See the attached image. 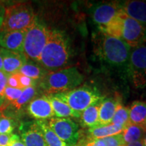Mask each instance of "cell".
Here are the masks:
<instances>
[{"mask_svg":"<svg viewBox=\"0 0 146 146\" xmlns=\"http://www.w3.org/2000/svg\"><path fill=\"white\" fill-rule=\"evenodd\" d=\"M70 56L68 36L57 29L50 30L46 45L37 63L48 72L61 70L67 64Z\"/></svg>","mask_w":146,"mask_h":146,"instance_id":"1","label":"cell"},{"mask_svg":"<svg viewBox=\"0 0 146 146\" xmlns=\"http://www.w3.org/2000/svg\"><path fill=\"white\" fill-rule=\"evenodd\" d=\"M131 47L123 40L100 31L96 39V53L100 59L115 67H126Z\"/></svg>","mask_w":146,"mask_h":146,"instance_id":"2","label":"cell"},{"mask_svg":"<svg viewBox=\"0 0 146 146\" xmlns=\"http://www.w3.org/2000/svg\"><path fill=\"white\" fill-rule=\"evenodd\" d=\"M84 76L76 67L50 72L40 80L39 86L45 95L70 91L83 83Z\"/></svg>","mask_w":146,"mask_h":146,"instance_id":"3","label":"cell"},{"mask_svg":"<svg viewBox=\"0 0 146 146\" xmlns=\"http://www.w3.org/2000/svg\"><path fill=\"white\" fill-rule=\"evenodd\" d=\"M30 3H16L4 8L0 33L27 30L36 20Z\"/></svg>","mask_w":146,"mask_h":146,"instance_id":"4","label":"cell"},{"mask_svg":"<svg viewBox=\"0 0 146 146\" xmlns=\"http://www.w3.org/2000/svg\"><path fill=\"white\" fill-rule=\"evenodd\" d=\"M53 95L66 104L73 110L81 114L93 104L104 99V97L96 88L87 85Z\"/></svg>","mask_w":146,"mask_h":146,"instance_id":"5","label":"cell"},{"mask_svg":"<svg viewBox=\"0 0 146 146\" xmlns=\"http://www.w3.org/2000/svg\"><path fill=\"white\" fill-rule=\"evenodd\" d=\"M50 31L37 18L27 29L23 47V54L27 60L37 62L47 43Z\"/></svg>","mask_w":146,"mask_h":146,"instance_id":"6","label":"cell"},{"mask_svg":"<svg viewBox=\"0 0 146 146\" xmlns=\"http://www.w3.org/2000/svg\"><path fill=\"white\" fill-rule=\"evenodd\" d=\"M132 85L137 89L146 87V43L132 48L127 67Z\"/></svg>","mask_w":146,"mask_h":146,"instance_id":"7","label":"cell"},{"mask_svg":"<svg viewBox=\"0 0 146 146\" xmlns=\"http://www.w3.org/2000/svg\"><path fill=\"white\" fill-rule=\"evenodd\" d=\"M60 139L70 146H76L79 140V127L69 118L54 117L47 121Z\"/></svg>","mask_w":146,"mask_h":146,"instance_id":"8","label":"cell"},{"mask_svg":"<svg viewBox=\"0 0 146 146\" xmlns=\"http://www.w3.org/2000/svg\"><path fill=\"white\" fill-rule=\"evenodd\" d=\"M121 39L131 48L140 46L146 43V27L123 12Z\"/></svg>","mask_w":146,"mask_h":146,"instance_id":"9","label":"cell"},{"mask_svg":"<svg viewBox=\"0 0 146 146\" xmlns=\"http://www.w3.org/2000/svg\"><path fill=\"white\" fill-rule=\"evenodd\" d=\"M37 94L36 86L28 87L24 89L21 96L18 100L10 103H3L0 108L1 116L13 118L16 117L20 113L25 110L27 106Z\"/></svg>","mask_w":146,"mask_h":146,"instance_id":"10","label":"cell"},{"mask_svg":"<svg viewBox=\"0 0 146 146\" xmlns=\"http://www.w3.org/2000/svg\"><path fill=\"white\" fill-rule=\"evenodd\" d=\"M121 12L120 3H104L94 5L91 10L93 21L103 30Z\"/></svg>","mask_w":146,"mask_h":146,"instance_id":"11","label":"cell"},{"mask_svg":"<svg viewBox=\"0 0 146 146\" xmlns=\"http://www.w3.org/2000/svg\"><path fill=\"white\" fill-rule=\"evenodd\" d=\"M31 117L36 120H46L55 116L51 103L46 95L35 98L28 104L25 109Z\"/></svg>","mask_w":146,"mask_h":146,"instance_id":"12","label":"cell"},{"mask_svg":"<svg viewBox=\"0 0 146 146\" xmlns=\"http://www.w3.org/2000/svg\"><path fill=\"white\" fill-rule=\"evenodd\" d=\"M19 133L20 137L25 146H48L36 121L22 123Z\"/></svg>","mask_w":146,"mask_h":146,"instance_id":"13","label":"cell"},{"mask_svg":"<svg viewBox=\"0 0 146 146\" xmlns=\"http://www.w3.org/2000/svg\"><path fill=\"white\" fill-rule=\"evenodd\" d=\"M0 56L2 59L3 71L8 76L16 74L27 60L22 53L12 52L0 47Z\"/></svg>","mask_w":146,"mask_h":146,"instance_id":"14","label":"cell"},{"mask_svg":"<svg viewBox=\"0 0 146 146\" xmlns=\"http://www.w3.org/2000/svg\"><path fill=\"white\" fill-rule=\"evenodd\" d=\"M27 30L0 33V46L5 50L23 54Z\"/></svg>","mask_w":146,"mask_h":146,"instance_id":"15","label":"cell"},{"mask_svg":"<svg viewBox=\"0 0 146 146\" xmlns=\"http://www.w3.org/2000/svg\"><path fill=\"white\" fill-rule=\"evenodd\" d=\"M120 9L126 15L146 27V2L138 0L120 3Z\"/></svg>","mask_w":146,"mask_h":146,"instance_id":"16","label":"cell"},{"mask_svg":"<svg viewBox=\"0 0 146 146\" xmlns=\"http://www.w3.org/2000/svg\"><path fill=\"white\" fill-rule=\"evenodd\" d=\"M121 104L120 101L114 98L104 99L99 110V126H106L111 124L118 107Z\"/></svg>","mask_w":146,"mask_h":146,"instance_id":"17","label":"cell"},{"mask_svg":"<svg viewBox=\"0 0 146 146\" xmlns=\"http://www.w3.org/2000/svg\"><path fill=\"white\" fill-rule=\"evenodd\" d=\"M56 118H80L81 113L76 112L70 108L66 104L58 99L53 94L46 95Z\"/></svg>","mask_w":146,"mask_h":146,"instance_id":"18","label":"cell"},{"mask_svg":"<svg viewBox=\"0 0 146 146\" xmlns=\"http://www.w3.org/2000/svg\"><path fill=\"white\" fill-rule=\"evenodd\" d=\"M100 100L87 108L81 114V122L83 126L89 129L99 125V110L102 102Z\"/></svg>","mask_w":146,"mask_h":146,"instance_id":"19","label":"cell"},{"mask_svg":"<svg viewBox=\"0 0 146 146\" xmlns=\"http://www.w3.org/2000/svg\"><path fill=\"white\" fill-rule=\"evenodd\" d=\"M130 123L146 128V103L135 101L129 108Z\"/></svg>","mask_w":146,"mask_h":146,"instance_id":"20","label":"cell"},{"mask_svg":"<svg viewBox=\"0 0 146 146\" xmlns=\"http://www.w3.org/2000/svg\"><path fill=\"white\" fill-rule=\"evenodd\" d=\"M49 72H50L45 70L37 62L29 60L21 67L18 72V73L28 76L34 81H40Z\"/></svg>","mask_w":146,"mask_h":146,"instance_id":"21","label":"cell"},{"mask_svg":"<svg viewBox=\"0 0 146 146\" xmlns=\"http://www.w3.org/2000/svg\"><path fill=\"white\" fill-rule=\"evenodd\" d=\"M123 130L124 129L122 127L110 124L108 125L91 128L89 129L88 132L91 139L95 140L120 134L123 132Z\"/></svg>","mask_w":146,"mask_h":146,"instance_id":"22","label":"cell"},{"mask_svg":"<svg viewBox=\"0 0 146 146\" xmlns=\"http://www.w3.org/2000/svg\"><path fill=\"white\" fill-rule=\"evenodd\" d=\"M36 123L39 126L43 133L45 140L48 146H70L64 143L62 140L58 137L57 135L48 125L47 120H36Z\"/></svg>","mask_w":146,"mask_h":146,"instance_id":"23","label":"cell"},{"mask_svg":"<svg viewBox=\"0 0 146 146\" xmlns=\"http://www.w3.org/2000/svg\"><path fill=\"white\" fill-rule=\"evenodd\" d=\"M146 133V130L141 126L130 124L124 129L122 134L125 145L133 142L141 141Z\"/></svg>","mask_w":146,"mask_h":146,"instance_id":"24","label":"cell"},{"mask_svg":"<svg viewBox=\"0 0 146 146\" xmlns=\"http://www.w3.org/2000/svg\"><path fill=\"white\" fill-rule=\"evenodd\" d=\"M123 27V12H121L103 30L100 31L108 35L121 39Z\"/></svg>","mask_w":146,"mask_h":146,"instance_id":"25","label":"cell"},{"mask_svg":"<svg viewBox=\"0 0 146 146\" xmlns=\"http://www.w3.org/2000/svg\"><path fill=\"white\" fill-rule=\"evenodd\" d=\"M111 124L122 127L125 129L128 125H130L129 120V108L125 107L120 104L118 107L113 117Z\"/></svg>","mask_w":146,"mask_h":146,"instance_id":"26","label":"cell"},{"mask_svg":"<svg viewBox=\"0 0 146 146\" xmlns=\"http://www.w3.org/2000/svg\"><path fill=\"white\" fill-rule=\"evenodd\" d=\"M94 146H122L125 145L124 142L123 134L115 135L107 137L91 140Z\"/></svg>","mask_w":146,"mask_h":146,"instance_id":"27","label":"cell"},{"mask_svg":"<svg viewBox=\"0 0 146 146\" xmlns=\"http://www.w3.org/2000/svg\"><path fill=\"white\" fill-rule=\"evenodd\" d=\"M16 125V123L13 118L0 116V134H12Z\"/></svg>","mask_w":146,"mask_h":146,"instance_id":"28","label":"cell"},{"mask_svg":"<svg viewBox=\"0 0 146 146\" xmlns=\"http://www.w3.org/2000/svg\"><path fill=\"white\" fill-rule=\"evenodd\" d=\"M23 90L21 89L12 88L7 85L4 94V102L3 103H10L16 101L21 96Z\"/></svg>","mask_w":146,"mask_h":146,"instance_id":"29","label":"cell"},{"mask_svg":"<svg viewBox=\"0 0 146 146\" xmlns=\"http://www.w3.org/2000/svg\"><path fill=\"white\" fill-rule=\"evenodd\" d=\"M17 75L21 89H23V90L28 88V87L35 86L36 85L35 81L31 79V78L28 77V76L23 75L21 73H17Z\"/></svg>","mask_w":146,"mask_h":146,"instance_id":"30","label":"cell"},{"mask_svg":"<svg viewBox=\"0 0 146 146\" xmlns=\"http://www.w3.org/2000/svg\"><path fill=\"white\" fill-rule=\"evenodd\" d=\"M7 85L8 87H12V88L21 89L19 81H18L17 73L8 76V80H7Z\"/></svg>","mask_w":146,"mask_h":146,"instance_id":"31","label":"cell"},{"mask_svg":"<svg viewBox=\"0 0 146 146\" xmlns=\"http://www.w3.org/2000/svg\"><path fill=\"white\" fill-rule=\"evenodd\" d=\"M8 146H25L18 135L12 134L11 137L10 144Z\"/></svg>","mask_w":146,"mask_h":146,"instance_id":"32","label":"cell"},{"mask_svg":"<svg viewBox=\"0 0 146 146\" xmlns=\"http://www.w3.org/2000/svg\"><path fill=\"white\" fill-rule=\"evenodd\" d=\"M12 134H0V146H8Z\"/></svg>","mask_w":146,"mask_h":146,"instance_id":"33","label":"cell"},{"mask_svg":"<svg viewBox=\"0 0 146 146\" xmlns=\"http://www.w3.org/2000/svg\"><path fill=\"white\" fill-rule=\"evenodd\" d=\"M8 77H5L3 78V79H0V98H2L3 100H4L5 90L7 87V80H8Z\"/></svg>","mask_w":146,"mask_h":146,"instance_id":"34","label":"cell"},{"mask_svg":"<svg viewBox=\"0 0 146 146\" xmlns=\"http://www.w3.org/2000/svg\"><path fill=\"white\" fill-rule=\"evenodd\" d=\"M126 146H143V143L141 140V141H138L133 142V143L127 144Z\"/></svg>","mask_w":146,"mask_h":146,"instance_id":"35","label":"cell"},{"mask_svg":"<svg viewBox=\"0 0 146 146\" xmlns=\"http://www.w3.org/2000/svg\"><path fill=\"white\" fill-rule=\"evenodd\" d=\"M3 14H4V8H2L0 10V29H1V24H2L3 22Z\"/></svg>","mask_w":146,"mask_h":146,"instance_id":"36","label":"cell"},{"mask_svg":"<svg viewBox=\"0 0 146 146\" xmlns=\"http://www.w3.org/2000/svg\"><path fill=\"white\" fill-rule=\"evenodd\" d=\"M8 75L7 74H5L4 72H2V71H0V79H3V78H4L5 77H8Z\"/></svg>","mask_w":146,"mask_h":146,"instance_id":"37","label":"cell"},{"mask_svg":"<svg viewBox=\"0 0 146 146\" xmlns=\"http://www.w3.org/2000/svg\"><path fill=\"white\" fill-rule=\"evenodd\" d=\"M0 71H3V62H2V59H1V56H0Z\"/></svg>","mask_w":146,"mask_h":146,"instance_id":"38","label":"cell"},{"mask_svg":"<svg viewBox=\"0 0 146 146\" xmlns=\"http://www.w3.org/2000/svg\"><path fill=\"white\" fill-rule=\"evenodd\" d=\"M82 146H94V142H93V141H91L90 142L87 143L85 145H82Z\"/></svg>","mask_w":146,"mask_h":146,"instance_id":"39","label":"cell"},{"mask_svg":"<svg viewBox=\"0 0 146 146\" xmlns=\"http://www.w3.org/2000/svg\"><path fill=\"white\" fill-rule=\"evenodd\" d=\"M142 142L143 143V146H146V133L145 134V135H144L143 139H142Z\"/></svg>","mask_w":146,"mask_h":146,"instance_id":"40","label":"cell"},{"mask_svg":"<svg viewBox=\"0 0 146 146\" xmlns=\"http://www.w3.org/2000/svg\"><path fill=\"white\" fill-rule=\"evenodd\" d=\"M3 102H4V100L2 99V98H0V108H1V106L3 105ZM0 115H1V114H0Z\"/></svg>","mask_w":146,"mask_h":146,"instance_id":"41","label":"cell"},{"mask_svg":"<svg viewBox=\"0 0 146 146\" xmlns=\"http://www.w3.org/2000/svg\"><path fill=\"white\" fill-rule=\"evenodd\" d=\"M2 8H3L2 6H1V3H0V10H1V9H2Z\"/></svg>","mask_w":146,"mask_h":146,"instance_id":"42","label":"cell"},{"mask_svg":"<svg viewBox=\"0 0 146 146\" xmlns=\"http://www.w3.org/2000/svg\"><path fill=\"white\" fill-rule=\"evenodd\" d=\"M122 146H126V145H122Z\"/></svg>","mask_w":146,"mask_h":146,"instance_id":"43","label":"cell"},{"mask_svg":"<svg viewBox=\"0 0 146 146\" xmlns=\"http://www.w3.org/2000/svg\"><path fill=\"white\" fill-rule=\"evenodd\" d=\"M145 130H146V128H145Z\"/></svg>","mask_w":146,"mask_h":146,"instance_id":"44","label":"cell"}]
</instances>
